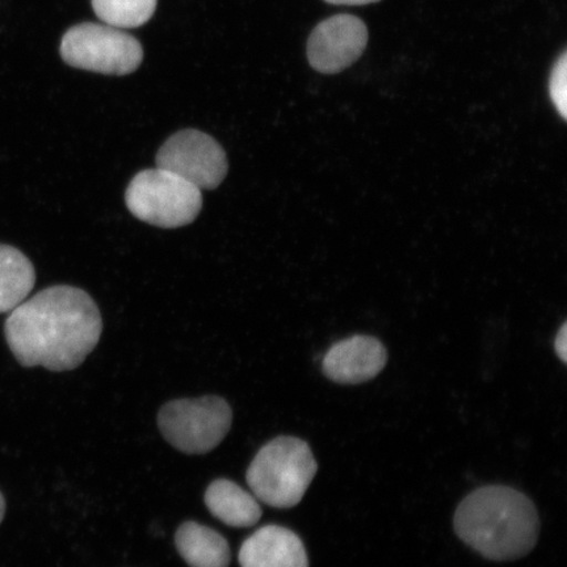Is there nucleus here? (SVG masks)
Masks as SVG:
<instances>
[{"label":"nucleus","mask_w":567,"mask_h":567,"mask_svg":"<svg viewBox=\"0 0 567 567\" xmlns=\"http://www.w3.org/2000/svg\"><path fill=\"white\" fill-rule=\"evenodd\" d=\"M157 167L181 176L198 189H216L228 175V157L209 134L186 130L173 134L157 154Z\"/></svg>","instance_id":"7"},{"label":"nucleus","mask_w":567,"mask_h":567,"mask_svg":"<svg viewBox=\"0 0 567 567\" xmlns=\"http://www.w3.org/2000/svg\"><path fill=\"white\" fill-rule=\"evenodd\" d=\"M32 261L19 248L0 244V315L10 313L32 292Z\"/></svg>","instance_id":"13"},{"label":"nucleus","mask_w":567,"mask_h":567,"mask_svg":"<svg viewBox=\"0 0 567 567\" xmlns=\"http://www.w3.org/2000/svg\"><path fill=\"white\" fill-rule=\"evenodd\" d=\"M364 21L342 13L321 21L311 32L307 53L310 66L322 74H338L350 68L368 45Z\"/></svg>","instance_id":"8"},{"label":"nucleus","mask_w":567,"mask_h":567,"mask_svg":"<svg viewBox=\"0 0 567 567\" xmlns=\"http://www.w3.org/2000/svg\"><path fill=\"white\" fill-rule=\"evenodd\" d=\"M240 567H309L307 549L295 532L280 526L259 528L239 550Z\"/></svg>","instance_id":"10"},{"label":"nucleus","mask_w":567,"mask_h":567,"mask_svg":"<svg viewBox=\"0 0 567 567\" xmlns=\"http://www.w3.org/2000/svg\"><path fill=\"white\" fill-rule=\"evenodd\" d=\"M204 501L213 516L233 528H250L261 517L257 496L229 480L212 482Z\"/></svg>","instance_id":"11"},{"label":"nucleus","mask_w":567,"mask_h":567,"mask_svg":"<svg viewBox=\"0 0 567 567\" xmlns=\"http://www.w3.org/2000/svg\"><path fill=\"white\" fill-rule=\"evenodd\" d=\"M92 7L106 25L127 30L147 23L157 9V0H92Z\"/></svg>","instance_id":"14"},{"label":"nucleus","mask_w":567,"mask_h":567,"mask_svg":"<svg viewBox=\"0 0 567 567\" xmlns=\"http://www.w3.org/2000/svg\"><path fill=\"white\" fill-rule=\"evenodd\" d=\"M549 94L559 115L567 117V54L564 52L553 66L549 80Z\"/></svg>","instance_id":"15"},{"label":"nucleus","mask_w":567,"mask_h":567,"mask_svg":"<svg viewBox=\"0 0 567 567\" xmlns=\"http://www.w3.org/2000/svg\"><path fill=\"white\" fill-rule=\"evenodd\" d=\"M125 204L142 223L162 229L193 224L203 208L202 189L163 168L144 169L133 177Z\"/></svg>","instance_id":"4"},{"label":"nucleus","mask_w":567,"mask_h":567,"mask_svg":"<svg viewBox=\"0 0 567 567\" xmlns=\"http://www.w3.org/2000/svg\"><path fill=\"white\" fill-rule=\"evenodd\" d=\"M457 536L492 561H514L535 548L540 520L527 495L507 486H485L460 503Z\"/></svg>","instance_id":"2"},{"label":"nucleus","mask_w":567,"mask_h":567,"mask_svg":"<svg viewBox=\"0 0 567 567\" xmlns=\"http://www.w3.org/2000/svg\"><path fill=\"white\" fill-rule=\"evenodd\" d=\"M388 353L380 340L357 336L340 340L323 358V373L342 385H358L375 378L386 365Z\"/></svg>","instance_id":"9"},{"label":"nucleus","mask_w":567,"mask_h":567,"mask_svg":"<svg viewBox=\"0 0 567 567\" xmlns=\"http://www.w3.org/2000/svg\"><path fill=\"white\" fill-rule=\"evenodd\" d=\"M555 349L558 358L567 363V324L564 323L563 328L559 329L557 338L555 340Z\"/></svg>","instance_id":"16"},{"label":"nucleus","mask_w":567,"mask_h":567,"mask_svg":"<svg viewBox=\"0 0 567 567\" xmlns=\"http://www.w3.org/2000/svg\"><path fill=\"white\" fill-rule=\"evenodd\" d=\"M317 471L307 442L280 436L258 452L248 466L246 480L258 501L275 508H290L302 501Z\"/></svg>","instance_id":"3"},{"label":"nucleus","mask_w":567,"mask_h":567,"mask_svg":"<svg viewBox=\"0 0 567 567\" xmlns=\"http://www.w3.org/2000/svg\"><path fill=\"white\" fill-rule=\"evenodd\" d=\"M177 551L189 567H229L228 540L217 530L195 522L182 524L176 530Z\"/></svg>","instance_id":"12"},{"label":"nucleus","mask_w":567,"mask_h":567,"mask_svg":"<svg viewBox=\"0 0 567 567\" xmlns=\"http://www.w3.org/2000/svg\"><path fill=\"white\" fill-rule=\"evenodd\" d=\"M231 420L229 403L221 396L207 395L166 403L159 411L158 425L163 437L176 450L204 455L221 444Z\"/></svg>","instance_id":"5"},{"label":"nucleus","mask_w":567,"mask_h":567,"mask_svg":"<svg viewBox=\"0 0 567 567\" xmlns=\"http://www.w3.org/2000/svg\"><path fill=\"white\" fill-rule=\"evenodd\" d=\"M103 319L84 290L55 286L10 311L4 336L19 364L53 372L73 371L95 350Z\"/></svg>","instance_id":"1"},{"label":"nucleus","mask_w":567,"mask_h":567,"mask_svg":"<svg viewBox=\"0 0 567 567\" xmlns=\"http://www.w3.org/2000/svg\"><path fill=\"white\" fill-rule=\"evenodd\" d=\"M324 2L336 6H365L378 3L380 0H324Z\"/></svg>","instance_id":"17"},{"label":"nucleus","mask_w":567,"mask_h":567,"mask_svg":"<svg viewBox=\"0 0 567 567\" xmlns=\"http://www.w3.org/2000/svg\"><path fill=\"white\" fill-rule=\"evenodd\" d=\"M6 513V502L3 495L0 494V523H2Z\"/></svg>","instance_id":"18"},{"label":"nucleus","mask_w":567,"mask_h":567,"mask_svg":"<svg viewBox=\"0 0 567 567\" xmlns=\"http://www.w3.org/2000/svg\"><path fill=\"white\" fill-rule=\"evenodd\" d=\"M69 66L105 75H127L144 60V49L133 35L111 25L83 23L70 28L61 42Z\"/></svg>","instance_id":"6"}]
</instances>
